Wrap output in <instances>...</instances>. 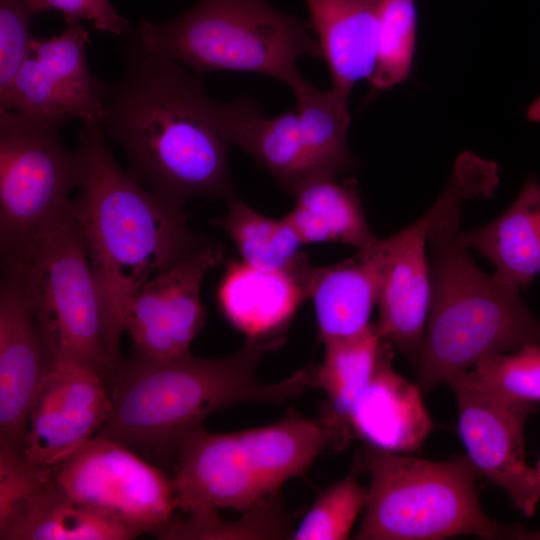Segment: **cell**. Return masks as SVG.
Here are the masks:
<instances>
[{
	"instance_id": "1",
	"label": "cell",
	"mask_w": 540,
	"mask_h": 540,
	"mask_svg": "<svg viewBox=\"0 0 540 540\" xmlns=\"http://www.w3.org/2000/svg\"><path fill=\"white\" fill-rule=\"evenodd\" d=\"M123 38V73L106 83L99 126L126 153L128 173L180 208L193 196L232 198L221 103L179 62L145 45L136 28Z\"/></svg>"
},
{
	"instance_id": "2",
	"label": "cell",
	"mask_w": 540,
	"mask_h": 540,
	"mask_svg": "<svg viewBox=\"0 0 540 540\" xmlns=\"http://www.w3.org/2000/svg\"><path fill=\"white\" fill-rule=\"evenodd\" d=\"M79 180L69 212L82 233L98 297L103 340L118 368L124 317L149 280L210 242L193 233L182 208L138 183L111 154L97 123H82Z\"/></svg>"
},
{
	"instance_id": "3",
	"label": "cell",
	"mask_w": 540,
	"mask_h": 540,
	"mask_svg": "<svg viewBox=\"0 0 540 540\" xmlns=\"http://www.w3.org/2000/svg\"><path fill=\"white\" fill-rule=\"evenodd\" d=\"M490 181L477 165L457 161L446 189L432 205L427 235L431 254V299L417 384L432 391L480 360L540 345V321L511 288L472 259L460 229L465 200L489 196Z\"/></svg>"
},
{
	"instance_id": "4",
	"label": "cell",
	"mask_w": 540,
	"mask_h": 540,
	"mask_svg": "<svg viewBox=\"0 0 540 540\" xmlns=\"http://www.w3.org/2000/svg\"><path fill=\"white\" fill-rule=\"evenodd\" d=\"M284 343L285 335L247 338L221 358L189 352L155 359L133 351L117 370L112 408L96 436L119 442L156 466L173 465L180 439L210 414L242 402L281 404L315 387L311 365L275 384L258 381L263 354Z\"/></svg>"
},
{
	"instance_id": "5",
	"label": "cell",
	"mask_w": 540,
	"mask_h": 540,
	"mask_svg": "<svg viewBox=\"0 0 540 540\" xmlns=\"http://www.w3.org/2000/svg\"><path fill=\"white\" fill-rule=\"evenodd\" d=\"M370 485L357 540L540 539V530L504 525L483 510L480 477L468 456L432 461L365 444L355 456Z\"/></svg>"
},
{
	"instance_id": "6",
	"label": "cell",
	"mask_w": 540,
	"mask_h": 540,
	"mask_svg": "<svg viewBox=\"0 0 540 540\" xmlns=\"http://www.w3.org/2000/svg\"><path fill=\"white\" fill-rule=\"evenodd\" d=\"M333 431L320 419L289 412L281 420L229 433L189 430L177 445L171 476L179 509L227 507L247 511L300 478Z\"/></svg>"
},
{
	"instance_id": "7",
	"label": "cell",
	"mask_w": 540,
	"mask_h": 540,
	"mask_svg": "<svg viewBox=\"0 0 540 540\" xmlns=\"http://www.w3.org/2000/svg\"><path fill=\"white\" fill-rule=\"evenodd\" d=\"M136 32L149 48L198 73L253 72L290 88L303 78L299 58H323L309 27L268 0H199L167 22L142 20Z\"/></svg>"
},
{
	"instance_id": "8",
	"label": "cell",
	"mask_w": 540,
	"mask_h": 540,
	"mask_svg": "<svg viewBox=\"0 0 540 540\" xmlns=\"http://www.w3.org/2000/svg\"><path fill=\"white\" fill-rule=\"evenodd\" d=\"M1 258L2 271L21 284L56 354L91 367L112 387L118 368L104 345L86 245L69 207Z\"/></svg>"
},
{
	"instance_id": "9",
	"label": "cell",
	"mask_w": 540,
	"mask_h": 540,
	"mask_svg": "<svg viewBox=\"0 0 540 540\" xmlns=\"http://www.w3.org/2000/svg\"><path fill=\"white\" fill-rule=\"evenodd\" d=\"M66 119L0 109V245L14 250L68 209L79 160L60 139Z\"/></svg>"
},
{
	"instance_id": "10",
	"label": "cell",
	"mask_w": 540,
	"mask_h": 540,
	"mask_svg": "<svg viewBox=\"0 0 540 540\" xmlns=\"http://www.w3.org/2000/svg\"><path fill=\"white\" fill-rule=\"evenodd\" d=\"M74 501L154 535L178 508L171 476L128 447L95 436L50 470Z\"/></svg>"
},
{
	"instance_id": "11",
	"label": "cell",
	"mask_w": 540,
	"mask_h": 540,
	"mask_svg": "<svg viewBox=\"0 0 540 540\" xmlns=\"http://www.w3.org/2000/svg\"><path fill=\"white\" fill-rule=\"evenodd\" d=\"M458 406V430L480 476L504 490L525 516L535 513L534 468L525 460V424L537 406L510 402L475 383L468 372L446 380Z\"/></svg>"
},
{
	"instance_id": "12",
	"label": "cell",
	"mask_w": 540,
	"mask_h": 540,
	"mask_svg": "<svg viewBox=\"0 0 540 540\" xmlns=\"http://www.w3.org/2000/svg\"><path fill=\"white\" fill-rule=\"evenodd\" d=\"M111 408V387L102 375L57 355L30 410L18 456L39 470L55 468L97 435Z\"/></svg>"
},
{
	"instance_id": "13",
	"label": "cell",
	"mask_w": 540,
	"mask_h": 540,
	"mask_svg": "<svg viewBox=\"0 0 540 540\" xmlns=\"http://www.w3.org/2000/svg\"><path fill=\"white\" fill-rule=\"evenodd\" d=\"M89 44V32L79 24L48 38L34 37L0 109L100 124L106 83L90 71Z\"/></svg>"
},
{
	"instance_id": "14",
	"label": "cell",
	"mask_w": 540,
	"mask_h": 540,
	"mask_svg": "<svg viewBox=\"0 0 540 540\" xmlns=\"http://www.w3.org/2000/svg\"><path fill=\"white\" fill-rule=\"evenodd\" d=\"M224 257V247L210 242L201 250L145 283L132 297L124 331L133 351L155 359L190 352L205 323L200 291L205 275Z\"/></svg>"
},
{
	"instance_id": "15",
	"label": "cell",
	"mask_w": 540,
	"mask_h": 540,
	"mask_svg": "<svg viewBox=\"0 0 540 540\" xmlns=\"http://www.w3.org/2000/svg\"><path fill=\"white\" fill-rule=\"evenodd\" d=\"M57 354L17 278L0 287V451L19 455L32 405Z\"/></svg>"
},
{
	"instance_id": "16",
	"label": "cell",
	"mask_w": 540,
	"mask_h": 540,
	"mask_svg": "<svg viewBox=\"0 0 540 540\" xmlns=\"http://www.w3.org/2000/svg\"><path fill=\"white\" fill-rule=\"evenodd\" d=\"M433 217L431 206L415 222L376 244L379 317L374 324L381 340L413 364L421 354L431 299L426 249Z\"/></svg>"
},
{
	"instance_id": "17",
	"label": "cell",
	"mask_w": 540,
	"mask_h": 540,
	"mask_svg": "<svg viewBox=\"0 0 540 540\" xmlns=\"http://www.w3.org/2000/svg\"><path fill=\"white\" fill-rule=\"evenodd\" d=\"M311 266L308 258L280 270L227 261L216 293L222 315L247 338L285 335L295 313L309 299Z\"/></svg>"
},
{
	"instance_id": "18",
	"label": "cell",
	"mask_w": 540,
	"mask_h": 540,
	"mask_svg": "<svg viewBox=\"0 0 540 540\" xmlns=\"http://www.w3.org/2000/svg\"><path fill=\"white\" fill-rule=\"evenodd\" d=\"M394 347L383 341L374 371L350 418L354 436L394 453L416 451L433 428L420 387L393 367Z\"/></svg>"
},
{
	"instance_id": "19",
	"label": "cell",
	"mask_w": 540,
	"mask_h": 540,
	"mask_svg": "<svg viewBox=\"0 0 540 540\" xmlns=\"http://www.w3.org/2000/svg\"><path fill=\"white\" fill-rule=\"evenodd\" d=\"M138 530L82 505L43 471L33 485L0 514L1 540H128Z\"/></svg>"
},
{
	"instance_id": "20",
	"label": "cell",
	"mask_w": 540,
	"mask_h": 540,
	"mask_svg": "<svg viewBox=\"0 0 540 540\" xmlns=\"http://www.w3.org/2000/svg\"><path fill=\"white\" fill-rule=\"evenodd\" d=\"M332 79L349 99L355 84L373 73L383 0H304Z\"/></svg>"
},
{
	"instance_id": "21",
	"label": "cell",
	"mask_w": 540,
	"mask_h": 540,
	"mask_svg": "<svg viewBox=\"0 0 540 540\" xmlns=\"http://www.w3.org/2000/svg\"><path fill=\"white\" fill-rule=\"evenodd\" d=\"M225 130L232 145L250 154L291 194L317 178L305 145L296 109L265 117L250 99L221 103Z\"/></svg>"
},
{
	"instance_id": "22",
	"label": "cell",
	"mask_w": 540,
	"mask_h": 540,
	"mask_svg": "<svg viewBox=\"0 0 540 540\" xmlns=\"http://www.w3.org/2000/svg\"><path fill=\"white\" fill-rule=\"evenodd\" d=\"M376 244L339 263L311 266L308 296L323 344L356 335L371 325L379 288Z\"/></svg>"
},
{
	"instance_id": "23",
	"label": "cell",
	"mask_w": 540,
	"mask_h": 540,
	"mask_svg": "<svg viewBox=\"0 0 540 540\" xmlns=\"http://www.w3.org/2000/svg\"><path fill=\"white\" fill-rule=\"evenodd\" d=\"M468 249L494 266L493 276L521 290L540 273V184L534 174L512 204L490 223L462 231Z\"/></svg>"
},
{
	"instance_id": "24",
	"label": "cell",
	"mask_w": 540,
	"mask_h": 540,
	"mask_svg": "<svg viewBox=\"0 0 540 540\" xmlns=\"http://www.w3.org/2000/svg\"><path fill=\"white\" fill-rule=\"evenodd\" d=\"M295 204L286 217L302 242H335L360 250L373 247L379 238L368 226L357 183L338 177L313 178L292 193Z\"/></svg>"
},
{
	"instance_id": "25",
	"label": "cell",
	"mask_w": 540,
	"mask_h": 540,
	"mask_svg": "<svg viewBox=\"0 0 540 540\" xmlns=\"http://www.w3.org/2000/svg\"><path fill=\"white\" fill-rule=\"evenodd\" d=\"M381 344L374 323L356 335L324 343L315 387L326 393L319 419L333 431L337 449L345 448L354 436L351 414L371 378Z\"/></svg>"
},
{
	"instance_id": "26",
	"label": "cell",
	"mask_w": 540,
	"mask_h": 540,
	"mask_svg": "<svg viewBox=\"0 0 540 540\" xmlns=\"http://www.w3.org/2000/svg\"><path fill=\"white\" fill-rule=\"evenodd\" d=\"M301 133L318 177H338L355 164L349 152L348 99L302 78L292 88Z\"/></svg>"
},
{
	"instance_id": "27",
	"label": "cell",
	"mask_w": 540,
	"mask_h": 540,
	"mask_svg": "<svg viewBox=\"0 0 540 540\" xmlns=\"http://www.w3.org/2000/svg\"><path fill=\"white\" fill-rule=\"evenodd\" d=\"M213 224L227 232L241 260L256 268L287 269L308 258L301 252L304 243L286 216L267 217L239 199L230 198L226 215Z\"/></svg>"
},
{
	"instance_id": "28",
	"label": "cell",
	"mask_w": 540,
	"mask_h": 540,
	"mask_svg": "<svg viewBox=\"0 0 540 540\" xmlns=\"http://www.w3.org/2000/svg\"><path fill=\"white\" fill-rule=\"evenodd\" d=\"M210 507L192 508L185 520H170L154 536L172 540L291 539L295 516L285 510L278 493L243 512L238 520H223Z\"/></svg>"
},
{
	"instance_id": "29",
	"label": "cell",
	"mask_w": 540,
	"mask_h": 540,
	"mask_svg": "<svg viewBox=\"0 0 540 540\" xmlns=\"http://www.w3.org/2000/svg\"><path fill=\"white\" fill-rule=\"evenodd\" d=\"M415 0H383L376 63L369 80L375 90L401 83L411 69L416 43Z\"/></svg>"
},
{
	"instance_id": "30",
	"label": "cell",
	"mask_w": 540,
	"mask_h": 540,
	"mask_svg": "<svg viewBox=\"0 0 540 540\" xmlns=\"http://www.w3.org/2000/svg\"><path fill=\"white\" fill-rule=\"evenodd\" d=\"M471 379L488 392L510 402L540 403V345L486 357L469 371Z\"/></svg>"
},
{
	"instance_id": "31",
	"label": "cell",
	"mask_w": 540,
	"mask_h": 540,
	"mask_svg": "<svg viewBox=\"0 0 540 540\" xmlns=\"http://www.w3.org/2000/svg\"><path fill=\"white\" fill-rule=\"evenodd\" d=\"M358 473L354 468L346 477L320 493L291 539H347L368 498L367 490L357 479Z\"/></svg>"
},
{
	"instance_id": "32",
	"label": "cell",
	"mask_w": 540,
	"mask_h": 540,
	"mask_svg": "<svg viewBox=\"0 0 540 540\" xmlns=\"http://www.w3.org/2000/svg\"><path fill=\"white\" fill-rule=\"evenodd\" d=\"M36 14L30 0H0V99L29 55L34 38L30 24Z\"/></svg>"
},
{
	"instance_id": "33",
	"label": "cell",
	"mask_w": 540,
	"mask_h": 540,
	"mask_svg": "<svg viewBox=\"0 0 540 540\" xmlns=\"http://www.w3.org/2000/svg\"><path fill=\"white\" fill-rule=\"evenodd\" d=\"M38 13L55 10L61 13L67 26L87 20L102 32L125 37L133 31L129 21L121 16L110 0H30Z\"/></svg>"
},
{
	"instance_id": "34",
	"label": "cell",
	"mask_w": 540,
	"mask_h": 540,
	"mask_svg": "<svg viewBox=\"0 0 540 540\" xmlns=\"http://www.w3.org/2000/svg\"><path fill=\"white\" fill-rule=\"evenodd\" d=\"M534 479H535V490H534V500L536 504L540 501V457L534 467Z\"/></svg>"
},
{
	"instance_id": "35",
	"label": "cell",
	"mask_w": 540,
	"mask_h": 540,
	"mask_svg": "<svg viewBox=\"0 0 540 540\" xmlns=\"http://www.w3.org/2000/svg\"><path fill=\"white\" fill-rule=\"evenodd\" d=\"M527 115L532 121L540 122V97L531 104Z\"/></svg>"
}]
</instances>
